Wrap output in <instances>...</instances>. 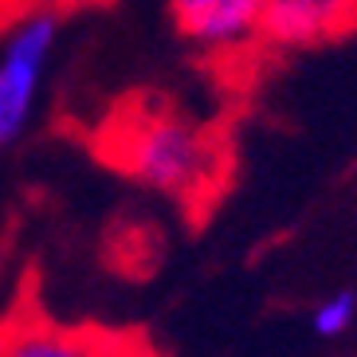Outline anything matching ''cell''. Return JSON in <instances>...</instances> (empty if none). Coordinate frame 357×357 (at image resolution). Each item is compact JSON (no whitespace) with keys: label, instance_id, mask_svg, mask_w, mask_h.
Masks as SVG:
<instances>
[{"label":"cell","instance_id":"1","mask_svg":"<svg viewBox=\"0 0 357 357\" xmlns=\"http://www.w3.org/2000/svg\"><path fill=\"white\" fill-rule=\"evenodd\" d=\"M98 153L137 185L165 192L185 208L212 204L228 173V149L220 137L165 102H130L122 114L106 118Z\"/></svg>","mask_w":357,"mask_h":357},{"label":"cell","instance_id":"2","mask_svg":"<svg viewBox=\"0 0 357 357\" xmlns=\"http://www.w3.org/2000/svg\"><path fill=\"white\" fill-rule=\"evenodd\" d=\"M55 36H59V24H55V12L47 8L24 16L12 28L4 52H0V146L16 142L28 126Z\"/></svg>","mask_w":357,"mask_h":357},{"label":"cell","instance_id":"3","mask_svg":"<svg viewBox=\"0 0 357 357\" xmlns=\"http://www.w3.org/2000/svg\"><path fill=\"white\" fill-rule=\"evenodd\" d=\"M146 342L95 326H63L20 306L0 322V357H142Z\"/></svg>","mask_w":357,"mask_h":357},{"label":"cell","instance_id":"4","mask_svg":"<svg viewBox=\"0 0 357 357\" xmlns=\"http://www.w3.org/2000/svg\"><path fill=\"white\" fill-rule=\"evenodd\" d=\"M173 24L200 52H236L259 40L267 0H169Z\"/></svg>","mask_w":357,"mask_h":357},{"label":"cell","instance_id":"5","mask_svg":"<svg viewBox=\"0 0 357 357\" xmlns=\"http://www.w3.org/2000/svg\"><path fill=\"white\" fill-rule=\"evenodd\" d=\"M357 28V0H267L259 40L271 47H314Z\"/></svg>","mask_w":357,"mask_h":357},{"label":"cell","instance_id":"6","mask_svg":"<svg viewBox=\"0 0 357 357\" xmlns=\"http://www.w3.org/2000/svg\"><path fill=\"white\" fill-rule=\"evenodd\" d=\"M354 322H357V294L354 291L326 294L322 303L314 306V314H310V330L318 337H342Z\"/></svg>","mask_w":357,"mask_h":357},{"label":"cell","instance_id":"7","mask_svg":"<svg viewBox=\"0 0 357 357\" xmlns=\"http://www.w3.org/2000/svg\"><path fill=\"white\" fill-rule=\"evenodd\" d=\"M36 4H43L47 12H55V8H83V4H102V0H36Z\"/></svg>","mask_w":357,"mask_h":357},{"label":"cell","instance_id":"8","mask_svg":"<svg viewBox=\"0 0 357 357\" xmlns=\"http://www.w3.org/2000/svg\"><path fill=\"white\" fill-rule=\"evenodd\" d=\"M142 357H153V354H149V349H146V354H142Z\"/></svg>","mask_w":357,"mask_h":357}]
</instances>
